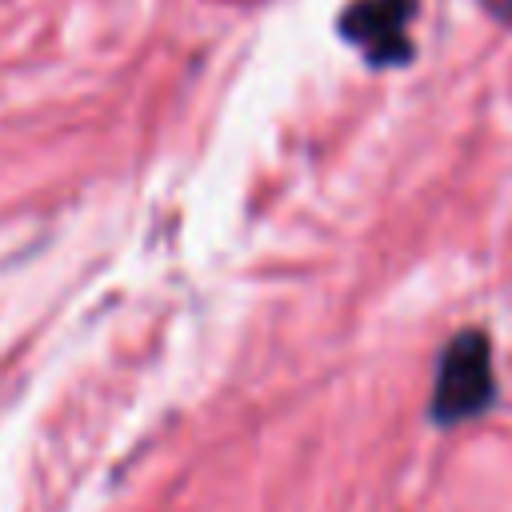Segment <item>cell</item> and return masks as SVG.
<instances>
[{
	"label": "cell",
	"mask_w": 512,
	"mask_h": 512,
	"mask_svg": "<svg viewBox=\"0 0 512 512\" xmlns=\"http://www.w3.org/2000/svg\"><path fill=\"white\" fill-rule=\"evenodd\" d=\"M408 20L412 0H360L344 12L340 32L372 64H396L408 56Z\"/></svg>",
	"instance_id": "7a4b0ae2"
},
{
	"label": "cell",
	"mask_w": 512,
	"mask_h": 512,
	"mask_svg": "<svg viewBox=\"0 0 512 512\" xmlns=\"http://www.w3.org/2000/svg\"><path fill=\"white\" fill-rule=\"evenodd\" d=\"M496 400V372H492V344L480 328L456 332L440 352L436 384H432V420L436 424H464L488 412Z\"/></svg>",
	"instance_id": "6da1fadb"
}]
</instances>
